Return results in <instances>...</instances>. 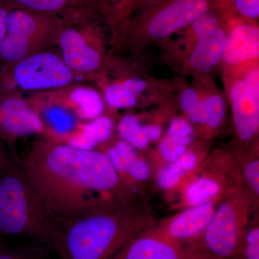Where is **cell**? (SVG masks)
Segmentation results:
<instances>
[{
    "label": "cell",
    "mask_w": 259,
    "mask_h": 259,
    "mask_svg": "<svg viewBox=\"0 0 259 259\" xmlns=\"http://www.w3.org/2000/svg\"><path fill=\"white\" fill-rule=\"evenodd\" d=\"M258 56L259 29L254 24H238L226 34L222 59L226 66H238Z\"/></svg>",
    "instance_id": "12"
},
{
    "label": "cell",
    "mask_w": 259,
    "mask_h": 259,
    "mask_svg": "<svg viewBox=\"0 0 259 259\" xmlns=\"http://www.w3.org/2000/svg\"><path fill=\"white\" fill-rule=\"evenodd\" d=\"M105 100L110 106L116 108L134 106L137 99L125 90L121 83L109 85L105 92Z\"/></svg>",
    "instance_id": "25"
},
{
    "label": "cell",
    "mask_w": 259,
    "mask_h": 259,
    "mask_svg": "<svg viewBox=\"0 0 259 259\" xmlns=\"http://www.w3.org/2000/svg\"><path fill=\"white\" fill-rule=\"evenodd\" d=\"M202 123L216 129L222 124L225 116V102L221 95L212 94L201 100Z\"/></svg>",
    "instance_id": "21"
},
{
    "label": "cell",
    "mask_w": 259,
    "mask_h": 259,
    "mask_svg": "<svg viewBox=\"0 0 259 259\" xmlns=\"http://www.w3.org/2000/svg\"><path fill=\"white\" fill-rule=\"evenodd\" d=\"M47 247L38 245L18 248H0V259H45Z\"/></svg>",
    "instance_id": "27"
},
{
    "label": "cell",
    "mask_w": 259,
    "mask_h": 259,
    "mask_svg": "<svg viewBox=\"0 0 259 259\" xmlns=\"http://www.w3.org/2000/svg\"><path fill=\"white\" fill-rule=\"evenodd\" d=\"M145 1H146V0H145Z\"/></svg>",
    "instance_id": "37"
},
{
    "label": "cell",
    "mask_w": 259,
    "mask_h": 259,
    "mask_svg": "<svg viewBox=\"0 0 259 259\" xmlns=\"http://www.w3.org/2000/svg\"><path fill=\"white\" fill-rule=\"evenodd\" d=\"M120 83L131 95L135 97H137L141 93H144L147 88V83L146 81L140 78H129Z\"/></svg>",
    "instance_id": "33"
},
{
    "label": "cell",
    "mask_w": 259,
    "mask_h": 259,
    "mask_svg": "<svg viewBox=\"0 0 259 259\" xmlns=\"http://www.w3.org/2000/svg\"><path fill=\"white\" fill-rule=\"evenodd\" d=\"M201 100L198 93L194 89H185L181 94V105L190 123L196 125L202 123Z\"/></svg>",
    "instance_id": "24"
},
{
    "label": "cell",
    "mask_w": 259,
    "mask_h": 259,
    "mask_svg": "<svg viewBox=\"0 0 259 259\" xmlns=\"http://www.w3.org/2000/svg\"><path fill=\"white\" fill-rule=\"evenodd\" d=\"M81 10L62 13L64 28L58 46L61 51V59L73 72L81 78L93 74L100 69L102 58L99 51L90 45L79 24Z\"/></svg>",
    "instance_id": "8"
},
{
    "label": "cell",
    "mask_w": 259,
    "mask_h": 259,
    "mask_svg": "<svg viewBox=\"0 0 259 259\" xmlns=\"http://www.w3.org/2000/svg\"><path fill=\"white\" fill-rule=\"evenodd\" d=\"M240 16L248 20L259 18V0H228Z\"/></svg>",
    "instance_id": "30"
},
{
    "label": "cell",
    "mask_w": 259,
    "mask_h": 259,
    "mask_svg": "<svg viewBox=\"0 0 259 259\" xmlns=\"http://www.w3.org/2000/svg\"><path fill=\"white\" fill-rule=\"evenodd\" d=\"M222 19L221 15L212 8L196 18L191 24V32L197 39L207 36L218 30L221 27Z\"/></svg>",
    "instance_id": "22"
},
{
    "label": "cell",
    "mask_w": 259,
    "mask_h": 259,
    "mask_svg": "<svg viewBox=\"0 0 259 259\" xmlns=\"http://www.w3.org/2000/svg\"><path fill=\"white\" fill-rule=\"evenodd\" d=\"M221 192L219 182L210 177H200L189 186L186 200L191 207L209 203Z\"/></svg>",
    "instance_id": "19"
},
{
    "label": "cell",
    "mask_w": 259,
    "mask_h": 259,
    "mask_svg": "<svg viewBox=\"0 0 259 259\" xmlns=\"http://www.w3.org/2000/svg\"><path fill=\"white\" fill-rule=\"evenodd\" d=\"M226 32L222 28L197 39L190 56L191 67L198 72H209L222 61Z\"/></svg>",
    "instance_id": "14"
},
{
    "label": "cell",
    "mask_w": 259,
    "mask_h": 259,
    "mask_svg": "<svg viewBox=\"0 0 259 259\" xmlns=\"http://www.w3.org/2000/svg\"><path fill=\"white\" fill-rule=\"evenodd\" d=\"M99 12H105L112 18L120 19L128 13L131 0H95Z\"/></svg>",
    "instance_id": "28"
},
{
    "label": "cell",
    "mask_w": 259,
    "mask_h": 259,
    "mask_svg": "<svg viewBox=\"0 0 259 259\" xmlns=\"http://www.w3.org/2000/svg\"><path fill=\"white\" fill-rule=\"evenodd\" d=\"M120 259H187L182 248L157 233H141L130 243Z\"/></svg>",
    "instance_id": "13"
},
{
    "label": "cell",
    "mask_w": 259,
    "mask_h": 259,
    "mask_svg": "<svg viewBox=\"0 0 259 259\" xmlns=\"http://www.w3.org/2000/svg\"><path fill=\"white\" fill-rule=\"evenodd\" d=\"M117 171H129L134 161L137 159L134 147L125 142L117 143L116 147L111 148L107 155Z\"/></svg>",
    "instance_id": "23"
},
{
    "label": "cell",
    "mask_w": 259,
    "mask_h": 259,
    "mask_svg": "<svg viewBox=\"0 0 259 259\" xmlns=\"http://www.w3.org/2000/svg\"><path fill=\"white\" fill-rule=\"evenodd\" d=\"M198 163V158L192 151H186L176 161L160 172L158 184L163 190H169L176 186L187 172L193 169Z\"/></svg>",
    "instance_id": "18"
},
{
    "label": "cell",
    "mask_w": 259,
    "mask_h": 259,
    "mask_svg": "<svg viewBox=\"0 0 259 259\" xmlns=\"http://www.w3.org/2000/svg\"><path fill=\"white\" fill-rule=\"evenodd\" d=\"M10 10L24 9L37 13L61 15L71 10H96L95 0H0Z\"/></svg>",
    "instance_id": "15"
},
{
    "label": "cell",
    "mask_w": 259,
    "mask_h": 259,
    "mask_svg": "<svg viewBox=\"0 0 259 259\" xmlns=\"http://www.w3.org/2000/svg\"><path fill=\"white\" fill-rule=\"evenodd\" d=\"M235 126L242 141H249L259 126V72L258 68L247 71L232 83L229 90Z\"/></svg>",
    "instance_id": "9"
},
{
    "label": "cell",
    "mask_w": 259,
    "mask_h": 259,
    "mask_svg": "<svg viewBox=\"0 0 259 259\" xmlns=\"http://www.w3.org/2000/svg\"><path fill=\"white\" fill-rule=\"evenodd\" d=\"M44 123L35 110L17 91L0 94V140L14 142L41 133Z\"/></svg>",
    "instance_id": "10"
},
{
    "label": "cell",
    "mask_w": 259,
    "mask_h": 259,
    "mask_svg": "<svg viewBox=\"0 0 259 259\" xmlns=\"http://www.w3.org/2000/svg\"><path fill=\"white\" fill-rule=\"evenodd\" d=\"M10 10L3 2L0 1V44L6 33L7 18Z\"/></svg>",
    "instance_id": "35"
},
{
    "label": "cell",
    "mask_w": 259,
    "mask_h": 259,
    "mask_svg": "<svg viewBox=\"0 0 259 259\" xmlns=\"http://www.w3.org/2000/svg\"><path fill=\"white\" fill-rule=\"evenodd\" d=\"M129 171L136 180L139 181L146 180L149 176V168L147 163L142 159H136Z\"/></svg>",
    "instance_id": "34"
},
{
    "label": "cell",
    "mask_w": 259,
    "mask_h": 259,
    "mask_svg": "<svg viewBox=\"0 0 259 259\" xmlns=\"http://www.w3.org/2000/svg\"><path fill=\"white\" fill-rule=\"evenodd\" d=\"M245 179L254 193L259 192V161L253 159L247 162L244 166Z\"/></svg>",
    "instance_id": "32"
},
{
    "label": "cell",
    "mask_w": 259,
    "mask_h": 259,
    "mask_svg": "<svg viewBox=\"0 0 259 259\" xmlns=\"http://www.w3.org/2000/svg\"><path fill=\"white\" fill-rule=\"evenodd\" d=\"M10 160L5 146L0 142V171L8 165Z\"/></svg>",
    "instance_id": "36"
},
{
    "label": "cell",
    "mask_w": 259,
    "mask_h": 259,
    "mask_svg": "<svg viewBox=\"0 0 259 259\" xmlns=\"http://www.w3.org/2000/svg\"><path fill=\"white\" fill-rule=\"evenodd\" d=\"M166 137L177 144L187 146L193 139V128L190 121L177 117L171 121Z\"/></svg>",
    "instance_id": "26"
},
{
    "label": "cell",
    "mask_w": 259,
    "mask_h": 259,
    "mask_svg": "<svg viewBox=\"0 0 259 259\" xmlns=\"http://www.w3.org/2000/svg\"><path fill=\"white\" fill-rule=\"evenodd\" d=\"M117 130L125 142L139 149L146 148L150 142L157 141L161 136V130L158 125H142L134 115L124 116Z\"/></svg>",
    "instance_id": "16"
},
{
    "label": "cell",
    "mask_w": 259,
    "mask_h": 259,
    "mask_svg": "<svg viewBox=\"0 0 259 259\" xmlns=\"http://www.w3.org/2000/svg\"><path fill=\"white\" fill-rule=\"evenodd\" d=\"M69 98L76 106L79 115L83 118H95L101 115L103 110L101 97L93 89L75 87L70 91Z\"/></svg>",
    "instance_id": "17"
},
{
    "label": "cell",
    "mask_w": 259,
    "mask_h": 259,
    "mask_svg": "<svg viewBox=\"0 0 259 259\" xmlns=\"http://www.w3.org/2000/svg\"><path fill=\"white\" fill-rule=\"evenodd\" d=\"M214 210L212 202L192 207L156 233L184 249L198 239L208 225Z\"/></svg>",
    "instance_id": "11"
},
{
    "label": "cell",
    "mask_w": 259,
    "mask_h": 259,
    "mask_svg": "<svg viewBox=\"0 0 259 259\" xmlns=\"http://www.w3.org/2000/svg\"><path fill=\"white\" fill-rule=\"evenodd\" d=\"M20 164L61 228L75 218L127 204L117 171L105 153L41 137Z\"/></svg>",
    "instance_id": "1"
},
{
    "label": "cell",
    "mask_w": 259,
    "mask_h": 259,
    "mask_svg": "<svg viewBox=\"0 0 259 259\" xmlns=\"http://www.w3.org/2000/svg\"><path fill=\"white\" fill-rule=\"evenodd\" d=\"M247 200L239 191L230 194L214 210L203 233L184 248L187 259H241Z\"/></svg>",
    "instance_id": "4"
},
{
    "label": "cell",
    "mask_w": 259,
    "mask_h": 259,
    "mask_svg": "<svg viewBox=\"0 0 259 259\" xmlns=\"http://www.w3.org/2000/svg\"><path fill=\"white\" fill-rule=\"evenodd\" d=\"M146 223L128 204L75 218L61 226L59 259H120Z\"/></svg>",
    "instance_id": "2"
},
{
    "label": "cell",
    "mask_w": 259,
    "mask_h": 259,
    "mask_svg": "<svg viewBox=\"0 0 259 259\" xmlns=\"http://www.w3.org/2000/svg\"><path fill=\"white\" fill-rule=\"evenodd\" d=\"M63 28L60 15L10 10L6 33L0 44V66H9L57 46Z\"/></svg>",
    "instance_id": "5"
},
{
    "label": "cell",
    "mask_w": 259,
    "mask_h": 259,
    "mask_svg": "<svg viewBox=\"0 0 259 259\" xmlns=\"http://www.w3.org/2000/svg\"><path fill=\"white\" fill-rule=\"evenodd\" d=\"M214 0H161L146 12L140 26L151 38H166L212 8Z\"/></svg>",
    "instance_id": "7"
},
{
    "label": "cell",
    "mask_w": 259,
    "mask_h": 259,
    "mask_svg": "<svg viewBox=\"0 0 259 259\" xmlns=\"http://www.w3.org/2000/svg\"><path fill=\"white\" fill-rule=\"evenodd\" d=\"M61 233L21 164L10 160L0 171V234L23 236L54 249Z\"/></svg>",
    "instance_id": "3"
},
{
    "label": "cell",
    "mask_w": 259,
    "mask_h": 259,
    "mask_svg": "<svg viewBox=\"0 0 259 259\" xmlns=\"http://www.w3.org/2000/svg\"><path fill=\"white\" fill-rule=\"evenodd\" d=\"M158 151L165 161L171 163L178 159L187 151V146L177 144L165 137L158 145Z\"/></svg>",
    "instance_id": "31"
},
{
    "label": "cell",
    "mask_w": 259,
    "mask_h": 259,
    "mask_svg": "<svg viewBox=\"0 0 259 259\" xmlns=\"http://www.w3.org/2000/svg\"><path fill=\"white\" fill-rule=\"evenodd\" d=\"M7 67L15 88L25 91L65 88L81 77L66 66L61 56L47 51L32 54Z\"/></svg>",
    "instance_id": "6"
},
{
    "label": "cell",
    "mask_w": 259,
    "mask_h": 259,
    "mask_svg": "<svg viewBox=\"0 0 259 259\" xmlns=\"http://www.w3.org/2000/svg\"><path fill=\"white\" fill-rule=\"evenodd\" d=\"M242 254L244 259H259V229L253 227L245 232Z\"/></svg>",
    "instance_id": "29"
},
{
    "label": "cell",
    "mask_w": 259,
    "mask_h": 259,
    "mask_svg": "<svg viewBox=\"0 0 259 259\" xmlns=\"http://www.w3.org/2000/svg\"><path fill=\"white\" fill-rule=\"evenodd\" d=\"M112 129V122L110 118L100 117L87 125L83 134L71 144L83 149H92L98 143L109 139L111 136Z\"/></svg>",
    "instance_id": "20"
}]
</instances>
